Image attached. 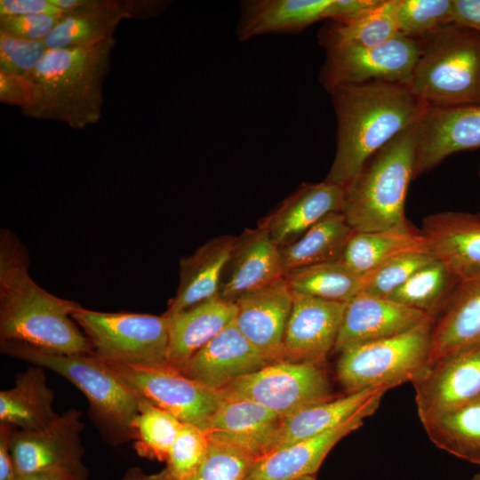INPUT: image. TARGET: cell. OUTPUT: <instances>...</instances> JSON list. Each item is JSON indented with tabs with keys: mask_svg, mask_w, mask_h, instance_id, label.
I'll list each match as a JSON object with an SVG mask.
<instances>
[{
	"mask_svg": "<svg viewBox=\"0 0 480 480\" xmlns=\"http://www.w3.org/2000/svg\"><path fill=\"white\" fill-rule=\"evenodd\" d=\"M283 420L256 402L224 398L206 432L210 438L240 450L255 461L277 448Z\"/></svg>",
	"mask_w": 480,
	"mask_h": 480,
	"instance_id": "cell-18",
	"label": "cell"
},
{
	"mask_svg": "<svg viewBox=\"0 0 480 480\" xmlns=\"http://www.w3.org/2000/svg\"><path fill=\"white\" fill-rule=\"evenodd\" d=\"M420 231L429 253L458 279L480 270V212H436Z\"/></svg>",
	"mask_w": 480,
	"mask_h": 480,
	"instance_id": "cell-23",
	"label": "cell"
},
{
	"mask_svg": "<svg viewBox=\"0 0 480 480\" xmlns=\"http://www.w3.org/2000/svg\"><path fill=\"white\" fill-rule=\"evenodd\" d=\"M183 422L172 414L143 400L134 419V449L139 456L166 461Z\"/></svg>",
	"mask_w": 480,
	"mask_h": 480,
	"instance_id": "cell-37",
	"label": "cell"
},
{
	"mask_svg": "<svg viewBox=\"0 0 480 480\" xmlns=\"http://www.w3.org/2000/svg\"><path fill=\"white\" fill-rule=\"evenodd\" d=\"M459 279L436 259L417 270L388 299L435 319L447 306Z\"/></svg>",
	"mask_w": 480,
	"mask_h": 480,
	"instance_id": "cell-36",
	"label": "cell"
},
{
	"mask_svg": "<svg viewBox=\"0 0 480 480\" xmlns=\"http://www.w3.org/2000/svg\"><path fill=\"white\" fill-rule=\"evenodd\" d=\"M236 306L219 296L201 302L170 319L168 364L181 368L236 317Z\"/></svg>",
	"mask_w": 480,
	"mask_h": 480,
	"instance_id": "cell-27",
	"label": "cell"
},
{
	"mask_svg": "<svg viewBox=\"0 0 480 480\" xmlns=\"http://www.w3.org/2000/svg\"><path fill=\"white\" fill-rule=\"evenodd\" d=\"M79 304L39 286L16 235L0 231V340L23 341L59 354H91L92 347L72 313Z\"/></svg>",
	"mask_w": 480,
	"mask_h": 480,
	"instance_id": "cell-1",
	"label": "cell"
},
{
	"mask_svg": "<svg viewBox=\"0 0 480 480\" xmlns=\"http://www.w3.org/2000/svg\"><path fill=\"white\" fill-rule=\"evenodd\" d=\"M51 4L61 10L63 12L73 11L84 5L87 0H49Z\"/></svg>",
	"mask_w": 480,
	"mask_h": 480,
	"instance_id": "cell-51",
	"label": "cell"
},
{
	"mask_svg": "<svg viewBox=\"0 0 480 480\" xmlns=\"http://www.w3.org/2000/svg\"><path fill=\"white\" fill-rule=\"evenodd\" d=\"M114 38L91 47L47 50L27 77L34 90L27 116L84 129L101 117L103 83Z\"/></svg>",
	"mask_w": 480,
	"mask_h": 480,
	"instance_id": "cell-3",
	"label": "cell"
},
{
	"mask_svg": "<svg viewBox=\"0 0 480 480\" xmlns=\"http://www.w3.org/2000/svg\"><path fill=\"white\" fill-rule=\"evenodd\" d=\"M480 343V270L459 279L454 292L434 322L428 364Z\"/></svg>",
	"mask_w": 480,
	"mask_h": 480,
	"instance_id": "cell-24",
	"label": "cell"
},
{
	"mask_svg": "<svg viewBox=\"0 0 480 480\" xmlns=\"http://www.w3.org/2000/svg\"><path fill=\"white\" fill-rule=\"evenodd\" d=\"M82 415L80 410L69 408L41 429L13 428L10 444L16 476L48 471L89 480L80 436L84 428Z\"/></svg>",
	"mask_w": 480,
	"mask_h": 480,
	"instance_id": "cell-12",
	"label": "cell"
},
{
	"mask_svg": "<svg viewBox=\"0 0 480 480\" xmlns=\"http://www.w3.org/2000/svg\"><path fill=\"white\" fill-rule=\"evenodd\" d=\"M353 233L342 212L330 213L299 239L280 248L284 273L339 260Z\"/></svg>",
	"mask_w": 480,
	"mask_h": 480,
	"instance_id": "cell-33",
	"label": "cell"
},
{
	"mask_svg": "<svg viewBox=\"0 0 480 480\" xmlns=\"http://www.w3.org/2000/svg\"><path fill=\"white\" fill-rule=\"evenodd\" d=\"M14 428L0 424V480H14L16 471L11 450V434Z\"/></svg>",
	"mask_w": 480,
	"mask_h": 480,
	"instance_id": "cell-48",
	"label": "cell"
},
{
	"mask_svg": "<svg viewBox=\"0 0 480 480\" xmlns=\"http://www.w3.org/2000/svg\"><path fill=\"white\" fill-rule=\"evenodd\" d=\"M124 19H129L124 0H87L62 13L44 43L47 50L91 47L114 38Z\"/></svg>",
	"mask_w": 480,
	"mask_h": 480,
	"instance_id": "cell-28",
	"label": "cell"
},
{
	"mask_svg": "<svg viewBox=\"0 0 480 480\" xmlns=\"http://www.w3.org/2000/svg\"><path fill=\"white\" fill-rule=\"evenodd\" d=\"M452 23L480 33V0H452Z\"/></svg>",
	"mask_w": 480,
	"mask_h": 480,
	"instance_id": "cell-47",
	"label": "cell"
},
{
	"mask_svg": "<svg viewBox=\"0 0 480 480\" xmlns=\"http://www.w3.org/2000/svg\"><path fill=\"white\" fill-rule=\"evenodd\" d=\"M331 0H246L240 3V42L270 34H297L324 20Z\"/></svg>",
	"mask_w": 480,
	"mask_h": 480,
	"instance_id": "cell-26",
	"label": "cell"
},
{
	"mask_svg": "<svg viewBox=\"0 0 480 480\" xmlns=\"http://www.w3.org/2000/svg\"><path fill=\"white\" fill-rule=\"evenodd\" d=\"M380 0H331L324 20H345L359 16L379 4Z\"/></svg>",
	"mask_w": 480,
	"mask_h": 480,
	"instance_id": "cell-46",
	"label": "cell"
},
{
	"mask_svg": "<svg viewBox=\"0 0 480 480\" xmlns=\"http://www.w3.org/2000/svg\"><path fill=\"white\" fill-rule=\"evenodd\" d=\"M328 92L337 119V147L325 180L343 188L427 108L405 84L370 82L337 86Z\"/></svg>",
	"mask_w": 480,
	"mask_h": 480,
	"instance_id": "cell-2",
	"label": "cell"
},
{
	"mask_svg": "<svg viewBox=\"0 0 480 480\" xmlns=\"http://www.w3.org/2000/svg\"><path fill=\"white\" fill-rule=\"evenodd\" d=\"M434 260L428 252H412L392 259L363 276V292L388 298L417 270Z\"/></svg>",
	"mask_w": 480,
	"mask_h": 480,
	"instance_id": "cell-41",
	"label": "cell"
},
{
	"mask_svg": "<svg viewBox=\"0 0 480 480\" xmlns=\"http://www.w3.org/2000/svg\"><path fill=\"white\" fill-rule=\"evenodd\" d=\"M387 391L380 387L346 394L284 418L277 448L328 431L368 408L379 406Z\"/></svg>",
	"mask_w": 480,
	"mask_h": 480,
	"instance_id": "cell-29",
	"label": "cell"
},
{
	"mask_svg": "<svg viewBox=\"0 0 480 480\" xmlns=\"http://www.w3.org/2000/svg\"><path fill=\"white\" fill-rule=\"evenodd\" d=\"M60 15L1 16L0 31L25 40L44 41L57 25Z\"/></svg>",
	"mask_w": 480,
	"mask_h": 480,
	"instance_id": "cell-43",
	"label": "cell"
},
{
	"mask_svg": "<svg viewBox=\"0 0 480 480\" xmlns=\"http://www.w3.org/2000/svg\"><path fill=\"white\" fill-rule=\"evenodd\" d=\"M420 51V39L401 34L376 46L327 50L318 80L327 92L370 82L409 84Z\"/></svg>",
	"mask_w": 480,
	"mask_h": 480,
	"instance_id": "cell-11",
	"label": "cell"
},
{
	"mask_svg": "<svg viewBox=\"0 0 480 480\" xmlns=\"http://www.w3.org/2000/svg\"><path fill=\"white\" fill-rule=\"evenodd\" d=\"M420 39L412 93L427 107L480 105V33L450 23Z\"/></svg>",
	"mask_w": 480,
	"mask_h": 480,
	"instance_id": "cell-6",
	"label": "cell"
},
{
	"mask_svg": "<svg viewBox=\"0 0 480 480\" xmlns=\"http://www.w3.org/2000/svg\"><path fill=\"white\" fill-rule=\"evenodd\" d=\"M433 324L340 351L335 372L346 394L412 382L428 364Z\"/></svg>",
	"mask_w": 480,
	"mask_h": 480,
	"instance_id": "cell-7",
	"label": "cell"
},
{
	"mask_svg": "<svg viewBox=\"0 0 480 480\" xmlns=\"http://www.w3.org/2000/svg\"><path fill=\"white\" fill-rule=\"evenodd\" d=\"M295 480H316V479L315 476H305L299 477Z\"/></svg>",
	"mask_w": 480,
	"mask_h": 480,
	"instance_id": "cell-53",
	"label": "cell"
},
{
	"mask_svg": "<svg viewBox=\"0 0 480 480\" xmlns=\"http://www.w3.org/2000/svg\"><path fill=\"white\" fill-rule=\"evenodd\" d=\"M46 51L44 41L25 40L0 31V71L28 77Z\"/></svg>",
	"mask_w": 480,
	"mask_h": 480,
	"instance_id": "cell-42",
	"label": "cell"
},
{
	"mask_svg": "<svg viewBox=\"0 0 480 480\" xmlns=\"http://www.w3.org/2000/svg\"><path fill=\"white\" fill-rule=\"evenodd\" d=\"M440 450L480 464V398L423 425Z\"/></svg>",
	"mask_w": 480,
	"mask_h": 480,
	"instance_id": "cell-34",
	"label": "cell"
},
{
	"mask_svg": "<svg viewBox=\"0 0 480 480\" xmlns=\"http://www.w3.org/2000/svg\"><path fill=\"white\" fill-rule=\"evenodd\" d=\"M224 398L260 404L283 418L335 397L324 364L280 360L238 378L220 390Z\"/></svg>",
	"mask_w": 480,
	"mask_h": 480,
	"instance_id": "cell-9",
	"label": "cell"
},
{
	"mask_svg": "<svg viewBox=\"0 0 480 480\" xmlns=\"http://www.w3.org/2000/svg\"><path fill=\"white\" fill-rule=\"evenodd\" d=\"M205 459L189 476L180 480H244L254 460L240 450L209 437ZM143 480H174L160 472L143 475Z\"/></svg>",
	"mask_w": 480,
	"mask_h": 480,
	"instance_id": "cell-38",
	"label": "cell"
},
{
	"mask_svg": "<svg viewBox=\"0 0 480 480\" xmlns=\"http://www.w3.org/2000/svg\"><path fill=\"white\" fill-rule=\"evenodd\" d=\"M206 431L188 423H183L173 442L166 467L160 473L167 478L180 480L191 476L202 464L209 449Z\"/></svg>",
	"mask_w": 480,
	"mask_h": 480,
	"instance_id": "cell-40",
	"label": "cell"
},
{
	"mask_svg": "<svg viewBox=\"0 0 480 480\" xmlns=\"http://www.w3.org/2000/svg\"><path fill=\"white\" fill-rule=\"evenodd\" d=\"M399 0H380L371 10L345 20H330L318 32L317 40L325 51L381 44L398 35Z\"/></svg>",
	"mask_w": 480,
	"mask_h": 480,
	"instance_id": "cell-32",
	"label": "cell"
},
{
	"mask_svg": "<svg viewBox=\"0 0 480 480\" xmlns=\"http://www.w3.org/2000/svg\"><path fill=\"white\" fill-rule=\"evenodd\" d=\"M3 355L49 369L76 386L88 401V415L108 444L134 441V419L144 400L109 366L91 354H59L19 340H0Z\"/></svg>",
	"mask_w": 480,
	"mask_h": 480,
	"instance_id": "cell-4",
	"label": "cell"
},
{
	"mask_svg": "<svg viewBox=\"0 0 480 480\" xmlns=\"http://www.w3.org/2000/svg\"><path fill=\"white\" fill-rule=\"evenodd\" d=\"M346 304L293 292L281 360L324 364L333 351Z\"/></svg>",
	"mask_w": 480,
	"mask_h": 480,
	"instance_id": "cell-15",
	"label": "cell"
},
{
	"mask_svg": "<svg viewBox=\"0 0 480 480\" xmlns=\"http://www.w3.org/2000/svg\"><path fill=\"white\" fill-rule=\"evenodd\" d=\"M236 240L232 236L211 239L180 261L178 289L169 300L164 316H174L219 295L223 271Z\"/></svg>",
	"mask_w": 480,
	"mask_h": 480,
	"instance_id": "cell-25",
	"label": "cell"
},
{
	"mask_svg": "<svg viewBox=\"0 0 480 480\" xmlns=\"http://www.w3.org/2000/svg\"><path fill=\"white\" fill-rule=\"evenodd\" d=\"M144 472L139 467L128 468L119 480H143Z\"/></svg>",
	"mask_w": 480,
	"mask_h": 480,
	"instance_id": "cell-52",
	"label": "cell"
},
{
	"mask_svg": "<svg viewBox=\"0 0 480 480\" xmlns=\"http://www.w3.org/2000/svg\"><path fill=\"white\" fill-rule=\"evenodd\" d=\"M434 321L422 311L361 292L346 304L333 351L402 334Z\"/></svg>",
	"mask_w": 480,
	"mask_h": 480,
	"instance_id": "cell-16",
	"label": "cell"
},
{
	"mask_svg": "<svg viewBox=\"0 0 480 480\" xmlns=\"http://www.w3.org/2000/svg\"><path fill=\"white\" fill-rule=\"evenodd\" d=\"M72 318L105 361L169 365L170 319L164 314L100 312L79 304Z\"/></svg>",
	"mask_w": 480,
	"mask_h": 480,
	"instance_id": "cell-8",
	"label": "cell"
},
{
	"mask_svg": "<svg viewBox=\"0 0 480 480\" xmlns=\"http://www.w3.org/2000/svg\"><path fill=\"white\" fill-rule=\"evenodd\" d=\"M61 10L50 3L49 0H1V16L20 15H60Z\"/></svg>",
	"mask_w": 480,
	"mask_h": 480,
	"instance_id": "cell-45",
	"label": "cell"
},
{
	"mask_svg": "<svg viewBox=\"0 0 480 480\" xmlns=\"http://www.w3.org/2000/svg\"><path fill=\"white\" fill-rule=\"evenodd\" d=\"M422 425L480 398V343L428 364L412 380Z\"/></svg>",
	"mask_w": 480,
	"mask_h": 480,
	"instance_id": "cell-13",
	"label": "cell"
},
{
	"mask_svg": "<svg viewBox=\"0 0 480 480\" xmlns=\"http://www.w3.org/2000/svg\"><path fill=\"white\" fill-rule=\"evenodd\" d=\"M379 406H372L319 435L277 448L250 466L244 480H295L315 476L330 451L364 425Z\"/></svg>",
	"mask_w": 480,
	"mask_h": 480,
	"instance_id": "cell-20",
	"label": "cell"
},
{
	"mask_svg": "<svg viewBox=\"0 0 480 480\" xmlns=\"http://www.w3.org/2000/svg\"><path fill=\"white\" fill-rule=\"evenodd\" d=\"M420 252H428L426 239L406 222L380 231H354L339 260L364 276L392 259Z\"/></svg>",
	"mask_w": 480,
	"mask_h": 480,
	"instance_id": "cell-31",
	"label": "cell"
},
{
	"mask_svg": "<svg viewBox=\"0 0 480 480\" xmlns=\"http://www.w3.org/2000/svg\"><path fill=\"white\" fill-rule=\"evenodd\" d=\"M284 277L293 292L347 303L363 292L364 276L340 260L287 271Z\"/></svg>",
	"mask_w": 480,
	"mask_h": 480,
	"instance_id": "cell-35",
	"label": "cell"
},
{
	"mask_svg": "<svg viewBox=\"0 0 480 480\" xmlns=\"http://www.w3.org/2000/svg\"><path fill=\"white\" fill-rule=\"evenodd\" d=\"M105 362L142 398L183 423L204 431L224 400L220 391L198 383L170 365Z\"/></svg>",
	"mask_w": 480,
	"mask_h": 480,
	"instance_id": "cell-10",
	"label": "cell"
},
{
	"mask_svg": "<svg viewBox=\"0 0 480 480\" xmlns=\"http://www.w3.org/2000/svg\"><path fill=\"white\" fill-rule=\"evenodd\" d=\"M34 100L30 81L24 76L0 71V100L18 106L22 112L28 109Z\"/></svg>",
	"mask_w": 480,
	"mask_h": 480,
	"instance_id": "cell-44",
	"label": "cell"
},
{
	"mask_svg": "<svg viewBox=\"0 0 480 480\" xmlns=\"http://www.w3.org/2000/svg\"><path fill=\"white\" fill-rule=\"evenodd\" d=\"M129 19H148L161 14L170 1L160 0H124Z\"/></svg>",
	"mask_w": 480,
	"mask_h": 480,
	"instance_id": "cell-49",
	"label": "cell"
},
{
	"mask_svg": "<svg viewBox=\"0 0 480 480\" xmlns=\"http://www.w3.org/2000/svg\"><path fill=\"white\" fill-rule=\"evenodd\" d=\"M269 364L244 336L235 319L179 371L185 376L216 391L233 380Z\"/></svg>",
	"mask_w": 480,
	"mask_h": 480,
	"instance_id": "cell-19",
	"label": "cell"
},
{
	"mask_svg": "<svg viewBox=\"0 0 480 480\" xmlns=\"http://www.w3.org/2000/svg\"><path fill=\"white\" fill-rule=\"evenodd\" d=\"M292 302L293 292L284 276L235 300L236 325L268 363L282 359Z\"/></svg>",
	"mask_w": 480,
	"mask_h": 480,
	"instance_id": "cell-17",
	"label": "cell"
},
{
	"mask_svg": "<svg viewBox=\"0 0 480 480\" xmlns=\"http://www.w3.org/2000/svg\"><path fill=\"white\" fill-rule=\"evenodd\" d=\"M53 400L44 368L30 365L16 374L12 388L0 391V424L26 431L41 429L59 415Z\"/></svg>",
	"mask_w": 480,
	"mask_h": 480,
	"instance_id": "cell-30",
	"label": "cell"
},
{
	"mask_svg": "<svg viewBox=\"0 0 480 480\" xmlns=\"http://www.w3.org/2000/svg\"><path fill=\"white\" fill-rule=\"evenodd\" d=\"M477 175H478V178L480 179V164L478 165V171H477ZM480 212V209H479V212Z\"/></svg>",
	"mask_w": 480,
	"mask_h": 480,
	"instance_id": "cell-55",
	"label": "cell"
},
{
	"mask_svg": "<svg viewBox=\"0 0 480 480\" xmlns=\"http://www.w3.org/2000/svg\"><path fill=\"white\" fill-rule=\"evenodd\" d=\"M344 188L323 180L304 182L264 218L260 227L281 248L305 234L332 212H342Z\"/></svg>",
	"mask_w": 480,
	"mask_h": 480,
	"instance_id": "cell-22",
	"label": "cell"
},
{
	"mask_svg": "<svg viewBox=\"0 0 480 480\" xmlns=\"http://www.w3.org/2000/svg\"><path fill=\"white\" fill-rule=\"evenodd\" d=\"M469 480H480V473L474 475Z\"/></svg>",
	"mask_w": 480,
	"mask_h": 480,
	"instance_id": "cell-54",
	"label": "cell"
},
{
	"mask_svg": "<svg viewBox=\"0 0 480 480\" xmlns=\"http://www.w3.org/2000/svg\"><path fill=\"white\" fill-rule=\"evenodd\" d=\"M280 247L258 225L236 237L223 271L219 297L235 302L284 276Z\"/></svg>",
	"mask_w": 480,
	"mask_h": 480,
	"instance_id": "cell-21",
	"label": "cell"
},
{
	"mask_svg": "<svg viewBox=\"0 0 480 480\" xmlns=\"http://www.w3.org/2000/svg\"><path fill=\"white\" fill-rule=\"evenodd\" d=\"M417 122L373 154L344 187L342 213L355 232L380 231L407 222L404 207L413 180Z\"/></svg>",
	"mask_w": 480,
	"mask_h": 480,
	"instance_id": "cell-5",
	"label": "cell"
},
{
	"mask_svg": "<svg viewBox=\"0 0 480 480\" xmlns=\"http://www.w3.org/2000/svg\"><path fill=\"white\" fill-rule=\"evenodd\" d=\"M452 23V0H399L398 33L420 39Z\"/></svg>",
	"mask_w": 480,
	"mask_h": 480,
	"instance_id": "cell-39",
	"label": "cell"
},
{
	"mask_svg": "<svg viewBox=\"0 0 480 480\" xmlns=\"http://www.w3.org/2000/svg\"><path fill=\"white\" fill-rule=\"evenodd\" d=\"M480 148V105L427 107L417 122L413 180L452 154Z\"/></svg>",
	"mask_w": 480,
	"mask_h": 480,
	"instance_id": "cell-14",
	"label": "cell"
},
{
	"mask_svg": "<svg viewBox=\"0 0 480 480\" xmlns=\"http://www.w3.org/2000/svg\"><path fill=\"white\" fill-rule=\"evenodd\" d=\"M14 480H72L68 476L58 472H34L17 475Z\"/></svg>",
	"mask_w": 480,
	"mask_h": 480,
	"instance_id": "cell-50",
	"label": "cell"
}]
</instances>
